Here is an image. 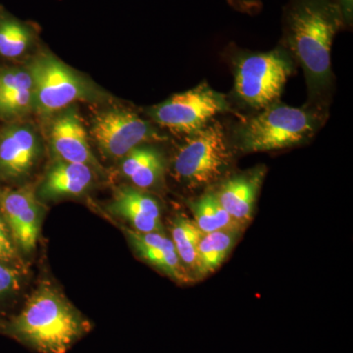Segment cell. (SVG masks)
I'll use <instances>...</instances> for the list:
<instances>
[{
	"label": "cell",
	"mask_w": 353,
	"mask_h": 353,
	"mask_svg": "<svg viewBox=\"0 0 353 353\" xmlns=\"http://www.w3.org/2000/svg\"><path fill=\"white\" fill-rule=\"evenodd\" d=\"M347 29L339 0H288L281 16L279 44L303 69L307 99L304 106L330 116L336 92L332 46Z\"/></svg>",
	"instance_id": "cell-1"
},
{
	"label": "cell",
	"mask_w": 353,
	"mask_h": 353,
	"mask_svg": "<svg viewBox=\"0 0 353 353\" xmlns=\"http://www.w3.org/2000/svg\"><path fill=\"white\" fill-rule=\"evenodd\" d=\"M328 115L303 106L277 101L257 112L243 116L227 128L233 152H276L310 143L321 131Z\"/></svg>",
	"instance_id": "cell-2"
},
{
	"label": "cell",
	"mask_w": 353,
	"mask_h": 353,
	"mask_svg": "<svg viewBox=\"0 0 353 353\" xmlns=\"http://www.w3.org/2000/svg\"><path fill=\"white\" fill-rule=\"evenodd\" d=\"M88 330V322L60 292L41 287L4 331L37 352L66 353Z\"/></svg>",
	"instance_id": "cell-3"
},
{
	"label": "cell",
	"mask_w": 353,
	"mask_h": 353,
	"mask_svg": "<svg viewBox=\"0 0 353 353\" xmlns=\"http://www.w3.org/2000/svg\"><path fill=\"white\" fill-rule=\"evenodd\" d=\"M225 57L234 76L233 90L228 99L238 113L257 112L280 101L285 83L297 69L281 44L269 51H252L231 43Z\"/></svg>",
	"instance_id": "cell-4"
},
{
	"label": "cell",
	"mask_w": 353,
	"mask_h": 353,
	"mask_svg": "<svg viewBox=\"0 0 353 353\" xmlns=\"http://www.w3.org/2000/svg\"><path fill=\"white\" fill-rule=\"evenodd\" d=\"M185 138L172 163L176 180L192 190L218 182L234 157L226 126L213 120L201 131Z\"/></svg>",
	"instance_id": "cell-5"
},
{
	"label": "cell",
	"mask_w": 353,
	"mask_h": 353,
	"mask_svg": "<svg viewBox=\"0 0 353 353\" xmlns=\"http://www.w3.org/2000/svg\"><path fill=\"white\" fill-rule=\"evenodd\" d=\"M26 67L34 83L32 112L41 117H50L76 101H92L101 94L87 78L48 51L32 58Z\"/></svg>",
	"instance_id": "cell-6"
},
{
	"label": "cell",
	"mask_w": 353,
	"mask_h": 353,
	"mask_svg": "<svg viewBox=\"0 0 353 353\" xmlns=\"http://www.w3.org/2000/svg\"><path fill=\"white\" fill-rule=\"evenodd\" d=\"M240 115L232 106L228 95L217 92L208 82L172 95L148 110L152 122L172 134L188 137L201 131L220 114Z\"/></svg>",
	"instance_id": "cell-7"
},
{
	"label": "cell",
	"mask_w": 353,
	"mask_h": 353,
	"mask_svg": "<svg viewBox=\"0 0 353 353\" xmlns=\"http://www.w3.org/2000/svg\"><path fill=\"white\" fill-rule=\"evenodd\" d=\"M90 134L102 155L110 159H122L132 148L163 139L150 121L125 108L97 113L92 119Z\"/></svg>",
	"instance_id": "cell-8"
},
{
	"label": "cell",
	"mask_w": 353,
	"mask_h": 353,
	"mask_svg": "<svg viewBox=\"0 0 353 353\" xmlns=\"http://www.w3.org/2000/svg\"><path fill=\"white\" fill-rule=\"evenodd\" d=\"M41 206L31 185L16 190H0V213L18 250L31 252L38 241Z\"/></svg>",
	"instance_id": "cell-9"
},
{
	"label": "cell",
	"mask_w": 353,
	"mask_h": 353,
	"mask_svg": "<svg viewBox=\"0 0 353 353\" xmlns=\"http://www.w3.org/2000/svg\"><path fill=\"white\" fill-rule=\"evenodd\" d=\"M43 152L41 138L31 124L15 123L0 134V180L16 182L31 173Z\"/></svg>",
	"instance_id": "cell-10"
},
{
	"label": "cell",
	"mask_w": 353,
	"mask_h": 353,
	"mask_svg": "<svg viewBox=\"0 0 353 353\" xmlns=\"http://www.w3.org/2000/svg\"><path fill=\"white\" fill-rule=\"evenodd\" d=\"M50 143L57 160L88 165L94 170L99 164L88 143L85 128L76 106L60 111L50 127Z\"/></svg>",
	"instance_id": "cell-11"
},
{
	"label": "cell",
	"mask_w": 353,
	"mask_h": 353,
	"mask_svg": "<svg viewBox=\"0 0 353 353\" xmlns=\"http://www.w3.org/2000/svg\"><path fill=\"white\" fill-rule=\"evenodd\" d=\"M265 173L264 167L260 166L229 176L215 192L221 205L241 225L252 220Z\"/></svg>",
	"instance_id": "cell-12"
},
{
	"label": "cell",
	"mask_w": 353,
	"mask_h": 353,
	"mask_svg": "<svg viewBox=\"0 0 353 353\" xmlns=\"http://www.w3.org/2000/svg\"><path fill=\"white\" fill-rule=\"evenodd\" d=\"M110 212L131 223L134 231H161V210L154 197L138 188L123 185L116 190L109 206Z\"/></svg>",
	"instance_id": "cell-13"
},
{
	"label": "cell",
	"mask_w": 353,
	"mask_h": 353,
	"mask_svg": "<svg viewBox=\"0 0 353 353\" xmlns=\"http://www.w3.org/2000/svg\"><path fill=\"white\" fill-rule=\"evenodd\" d=\"M94 172L88 165L57 160L46 172L38 196L43 199L82 196L94 183Z\"/></svg>",
	"instance_id": "cell-14"
},
{
	"label": "cell",
	"mask_w": 353,
	"mask_h": 353,
	"mask_svg": "<svg viewBox=\"0 0 353 353\" xmlns=\"http://www.w3.org/2000/svg\"><path fill=\"white\" fill-rule=\"evenodd\" d=\"M126 234L134 252L141 259L176 281H187L185 266L171 239L160 232L141 233L128 229Z\"/></svg>",
	"instance_id": "cell-15"
},
{
	"label": "cell",
	"mask_w": 353,
	"mask_h": 353,
	"mask_svg": "<svg viewBox=\"0 0 353 353\" xmlns=\"http://www.w3.org/2000/svg\"><path fill=\"white\" fill-rule=\"evenodd\" d=\"M32 110L34 83L27 67L0 70V119H17Z\"/></svg>",
	"instance_id": "cell-16"
},
{
	"label": "cell",
	"mask_w": 353,
	"mask_h": 353,
	"mask_svg": "<svg viewBox=\"0 0 353 353\" xmlns=\"http://www.w3.org/2000/svg\"><path fill=\"white\" fill-rule=\"evenodd\" d=\"M165 157L157 146L143 143L132 148L121 161V172L134 188L155 187L164 175Z\"/></svg>",
	"instance_id": "cell-17"
},
{
	"label": "cell",
	"mask_w": 353,
	"mask_h": 353,
	"mask_svg": "<svg viewBox=\"0 0 353 353\" xmlns=\"http://www.w3.org/2000/svg\"><path fill=\"white\" fill-rule=\"evenodd\" d=\"M238 236V230L203 234L197 248V275L208 276L219 268L231 252Z\"/></svg>",
	"instance_id": "cell-18"
},
{
	"label": "cell",
	"mask_w": 353,
	"mask_h": 353,
	"mask_svg": "<svg viewBox=\"0 0 353 353\" xmlns=\"http://www.w3.org/2000/svg\"><path fill=\"white\" fill-rule=\"evenodd\" d=\"M34 27L10 14L0 12V57L17 59L36 43Z\"/></svg>",
	"instance_id": "cell-19"
},
{
	"label": "cell",
	"mask_w": 353,
	"mask_h": 353,
	"mask_svg": "<svg viewBox=\"0 0 353 353\" xmlns=\"http://www.w3.org/2000/svg\"><path fill=\"white\" fill-rule=\"evenodd\" d=\"M194 223L203 234L225 230H238L241 225L221 205L215 192H208L201 199L190 202Z\"/></svg>",
	"instance_id": "cell-20"
},
{
	"label": "cell",
	"mask_w": 353,
	"mask_h": 353,
	"mask_svg": "<svg viewBox=\"0 0 353 353\" xmlns=\"http://www.w3.org/2000/svg\"><path fill=\"white\" fill-rule=\"evenodd\" d=\"M203 234L194 220L187 216H179L172 227V241L183 266L196 270L197 248Z\"/></svg>",
	"instance_id": "cell-21"
},
{
	"label": "cell",
	"mask_w": 353,
	"mask_h": 353,
	"mask_svg": "<svg viewBox=\"0 0 353 353\" xmlns=\"http://www.w3.org/2000/svg\"><path fill=\"white\" fill-rule=\"evenodd\" d=\"M18 252L19 250L14 241L10 229L7 226L6 220L0 213V262L16 268L18 262L20 261Z\"/></svg>",
	"instance_id": "cell-22"
},
{
	"label": "cell",
	"mask_w": 353,
	"mask_h": 353,
	"mask_svg": "<svg viewBox=\"0 0 353 353\" xmlns=\"http://www.w3.org/2000/svg\"><path fill=\"white\" fill-rule=\"evenodd\" d=\"M19 287L20 276L17 269L0 262V301L12 294Z\"/></svg>",
	"instance_id": "cell-23"
},
{
	"label": "cell",
	"mask_w": 353,
	"mask_h": 353,
	"mask_svg": "<svg viewBox=\"0 0 353 353\" xmlns=\"http://www.w3.org/2000/svg\"><path fill=\"white\" fill-rule=\"evenodd\" d=\"M227 2L236 12L255 16L261 12L265 0H227Z\"/></svg>",
	"instance_id": "cell-24"
},
{
	"label": "cell",
	"mask_w": 353,
	"mask_h": 353,
	"mask_svg": "<svg viewBox=\"0 0 353 353\" xmlns=\"http://www.w3.org/2000/svg\"><path fill=\"white\" fill-rule=\"evenodd\" d=\"M339 1H340L347 30H352L353 23V0H339Z\"/></svg>",
	"instance_id": "cell-25"
}]
</instances>
